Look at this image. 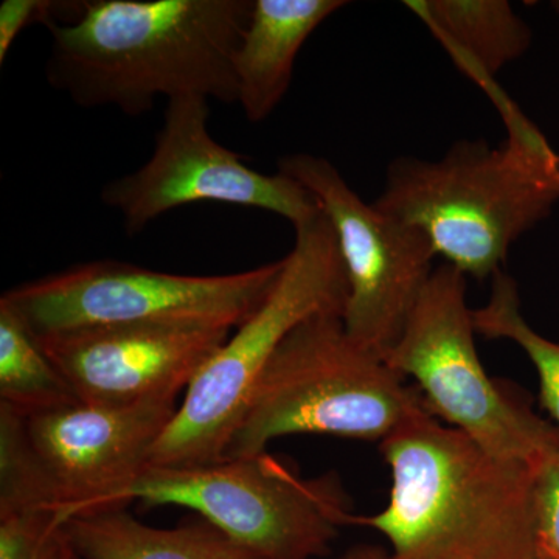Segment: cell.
Instances as JSON below:
<instances>
[{
    "instance_id": "obj_3",
    "label": "cell",
    "mask_w": 559,
    "mask_h": 559,
    "mask_svg": "<svg viewBox=\"0 0 559 559\" xmlns=\"http://www.w3.org/2000/svg\"><path fill=\"white\" fill-rule=\"evenodd\" d=\"M509 130L498 146L459 140L439 160L399 157L374 201L479 282L503 271L511 246L559 204V153L518 110Z\"/></svg>"
},
{
    "instance_id": "obj_11",
    "label": "cell",
    "mask_w": 559,
    "mask_h": 559,
    "mask_svg": "<svg viewBox=\"0 0 559 559\" xmlns=\"http://www.w3.org/2000/svg\"><path fill=\"white\" fill-rule=\"evenodd\" d=\"M209 102L197 95L168 102L150 159L102 190L103 204L119 213L127 234L134 237L165 213L197 202L264 210L294 229L319 216L318 201L297 180L253 170L212 138Z\"/></svg>"
},
{
    "instance_id": "obj_12",
    "label": "cell",
    "mask_w": 559,
    "mask_h": 559,
    "mask_svg": "<svg viewBox=\"0 0 559 559\" xmlns=\"http://www.w3.org/2000/svg\"><path fill=\"white\" fill-rule=\"evenodd\" d=\"M230 333L205 323H139L38 340L81 403L132 407L176 401Z\"/></svg>"
},
{
    "instance_id": "obj_1",
    "label": "cell",
    "mask_w": 559,
    "mask_h": 559,
    "mask_svg": "<svg viewBox=\"0 0 559 559\" xmlns=\"http://www.w3.org/2000/svg\"><path fill=\"white\" fill-rule=\"evenodd\" d=\"M252 0H84L51 25L47 80L80 108L130 117L157 98L235 105V53Z\"/></svg>"
},
{
    "instance_id": "obj_18",
    "label": "cell",
    "mask_w": 559,
    "mask_h": 559,
    "mask_svg": "<svg viewBox=\"0 0 559 559\" xmlns=\"http://www.w3.org/2000/svg\"><path fill=\"white\" fill-rule=\"evenodd\" d=\"M68 543L60 511L0 513V559H60Z\"/></svg>"
},
{
    "instance_id": "obj_13",
    "label": "cell",
    "mask_w": 559,
    "mask_h": 559,
    "mask_svg": "<svg viewBox=\"0 0 559 559\" xmlns=\"http://www.w3.org/2000/svg\"><path fill=\"white\" fill-rule=\"evenodd\" d=\"M342 0H252L235 53L237 103L250 123L270 119L293 83L301 47Z\"/></svg>"
},
{
    "instance_id": "obj_5",
    "label": "cell",
    "mask_w": 559,
    "mask_h": 559,
    "mask_svg": "<svg viewBox=\"0 0 559 559\" xmlns=\"http://www.w3.org/2000/svg\"><path fill=\"white\" fill-rule=\"evenodd\" d=\"M296 240L266 299L207 360L183 393L148 465L219 462L261 371L282 342L316 314H344L348 286L336 235L320 212Z\"/></svg>"
},
{
    "instance_id": "obj_20",
    "label": "cell",
    "mask_w": 559,
    "mask_h": 559,
    "mask_svg": "<svg viewBox=\"0 0 559 559\" xmlns=\"http://www.w3.org/2000/svg\"><path fill=\"white\" fill-rule=\"evenodd\" d=\"M69 3L55 0H3L0 3V64L5 62L14 40L31 25L61 24V11L69 9Z\"/></svg>"
},
{
    "instance_id": "obj_2",
    "label": "cell",
    "mask_w": 559,
    "mask_h": 559,
    "mask_svg": "<svg viewBox=\"0 0 559 559\" xmlns=\"http://www.w3.org/2000/svg\"><path fill=\"white\" fill-rule=\"evenodd\" d=\"M389 500L347 525L377 530L395 559H533L536 466L496 457L426 407L380 443Z\"/></svg>"
},
{
    "instance_id": "obj_10",
    "label": "cell",
    "mask_w": 559,
    "mask_h": 559,
    "mask_svg": "<svg viewBox=\"0 0 559 559\" xmlns=\"http://www.w3.org/2000/svg\"><path fill=\"white\" fill-rule=\"evenodd\" d=\"M278 171L305 187L336 235L345 277V330L374 355L396 344L419 293L436 267V249L425 231L366 202L325 157H280Z\"/></svg>"
},
{
    "instance_id": "obj_21",
    "label": "cell",
    "mask_w": 559,
    "mask_h": 559,
    "mask_svg": "<svg viewBox=\"0 0 559 559\" xmlns=\"http://www.w3.org/2000/svg\"><path fill=\"white\" fill-rule=\"evenodd\" d=\"M336 559H395L389 550L373 544H358L349 547Z\"/></svg>"
},
{
    "instance_id": "obj_14",
    "label": "cell",
    "mask_w": 559,
    "mask_h": 559,
    "mask_svg": "<svg viewBox=\"0 0 559 559\" xmlns=\"http://www.w3.org/2000/svg\"><path fill=\"white\" fill-rule=\"evenodd\" d=\"M64 527L81 559H263L207 521L154 528L127 507L76 514Z\"/></svg>"
},
{
    "instance_id": "obj_7",
    "label": "cell",
    "mask_w": 559,
    "mask_h": 559,
    "mask_svg": "<svg viewBox=\"0 0 559 559\" xmlns=\"http://www.w3.org/2000/svg\"><path fill=\"white\" fill-rule=\"evenodd\" d=\"M466 289L465 274L436 267L384 360L415 381L433 417L496 457L538 466L559 451L558 429L485 370Z\"/></svg>"
},
{
    "instance_id": "obj_16",
    "label": "cell",
    "mask_w": 559,
    "mask_h": 559,
    "mask_svg": "<svg viewBox=\"0 0 559 559\" xmlns=\"http://www.w3.org/2000/svg\"><path fill=\"white\" fill-rule=\"evenodd\" d=\"M76 396L28 326L0 305V404L22 415L58 409Z\"/></svg>"
},
{
    "instance_id": "obj_15",
    "label": "cell",
    "mask_w": 559,
    "mask_h": 559,
    "mask_svg": "<svg viewBox=\"0 0 559 559\" xmlns=\"http://www.w3.org/2000/svg\"><path fill=\"white\" fill-rule=\"evenodd\" d=\"M474 79L491 80L532 46V31L507 0L407 2Z\"/></svg>"
},
{
    "instance_id": "obj_22",
    "label": "cell",
    "mask_w": 559,
    "mask_h": 559,
    "mask_svg": "<svg viewBox=\"0 0 559 559\" xmlns=\"http://www.w3.org/2000/svg\"><path fill=\"white\" fill-rule=\"evenodd\" d=\"M60 559H81L79 557V554H76L75 550H73V547L70 546V543H68V546H66V549L62 550Z\"/></svg>"
},
{
    "instance_id": "obj_17",
    "label": "cell",
    "mask_w": 559,
    "mask_h": 559,
    "mask_svg": "<svg viewBox=\"0 0 559 559\" xmlns=\"http://www.w3.org/2000/svg\"><path fill=\"white\" fill-rule=\"evenodd\" d=\"M487 304L474 310L477 334L487 340H506L524 349L539 377V399L559 432V342L540 336L521 310L516 280L506 271L491 278Z\"/></svg>"
},
{
    "instance_id": "obj_4",
    "label": "cell",
    "mask_w": 559,
    "mask_h": 559,
    "mask_svg": "<svg viewBox=\"0 0 559 559\" xmlns=\"http://www.w3.org/2000/svg\"><path fill=\"white\" fill-rule=\"evenodd\" d=\"M421 407L418 390L353 340L341 314H316L261 371L223 459L261 454L301 433L381 443Z\"/></svg>"
},
{
    "instance_id": "obj_23",
    "label": "cell",
    "mask_w": 559,
    "mask_h": 559,
    "mask_svg": "<svg viewBox=\"0 0 559 559\" xmlns=\"http://www.w3.org/2000/svg\"><path fill=\"white\" fill-rule=\"evenodd\" d=\"M551 5H554V9L557 10L559 13V0H558V2L551 3Z\"/></svg>"
},
{
    "instance_id": "obj_19",
    "label": "cell",
    "mask_w": 559,
    "mask_h": 559,
    "mask_svg": "<svg viewBox=\"0 0 559 559\" xmlns=\"http://www.w3.org/2000/svg\"><path fill=\"white\" fill-rule=\"evenodd\" d=\"M533 559H559V451L535 469Z\"/></svg>"
},
{
    "instance_id": "obj_9",
    "label": "cell",
    "mask_w": 559,
    "mask_h": 559,
    "mask_svg": "<svg viewBox=\"0 0 559 559\" xmlns=\"http://www.w3.org/2000/svg\"><path fill=\"white\" fill-rule=\"evenodd\" d=\"M282 260L226 275H180L100 260L22 283L0 297L36 336L92 326L205 323L237 329L260 307Z\"/></svg>"
},
{
    "instance_id": "obj_6",
    "label": "cell",
    "mask_w": 559,
    "mask_h": 559,
    "mask_svg": "<svg viewBox=\"0 0 559 559\" xmlns=\"http://www.w3.org/2000/svg\"><path fill=\"white\" fill-rule=\"evenodd\" d=\"M131 502L197 511L263 559L325 557L352 514L336 474L304 479L267 452L204 465H148L91 511Z\"/></svg>"
},
{
    "instance_id": "obj_8",
    "label": "cell",
    "mask_w": 559,
    "mask_h": 559,
    "mask_svg": "<svg viewBox=\"0 0 559 559\" xmlns=\"http://www.w3.org/2000/svg\"><path fill=\"white\" fill-rule=\"evenodd\" d=\"M178 407L176 401L132 407L75 401L22 415L0 404V498L60 511L64 522L97 509L148 466Z\"/></svg>"
}]
</instances>
